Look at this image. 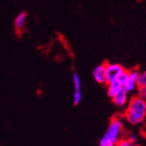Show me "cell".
<instances>
[{"label":"cell","mask_w":146,"mask_h":146,"mask_svg":"<svg viewBox=\"0 0 146 146\" xmlns=\"http://www.w3.org/2000/svg\"><path fill=\"white\" fill-rule=\"evenodd\" d=\"M111 99L115 105L118 106V107H123L128 101V92L123 87L117 91V93Z\"/></svg>","instance_id":"obj_7"},{"label":"cell","mask_w":146,"mask_h":146,"mask_svg":"<svg viewBox=\"0 0 146 146\" xmlns=\"http://www.w3.org/2000/svg\"><path fill=\"white\" fill-rule=\"evenodd\" d=\"M104 146H115V144H112V143H109V144H106Z\"/></svg>","instance_id":"obj_17"},{"label":"cell","mask_w":146,"mask_h":146,"mask_svg":"<svg viewBox=\"0 0 146 146\" xmlns=\"http://www.w3.org/2000/svg\"><path fill=\"white\" fill-rule=\"evenodd\" d=\"M82 94L81 90L80 91H74V96H73V102L74 105H78L80 104V102H82Z\"/></svg>","instance_id":"obj_13"},{"label":"cell","mask_w":146,"mask_h":146,"mask_svg":"<svg viewBox=\"0 0 146 146\" xmlns=\"http://www.w3.org/2000/svg\"><path fill=\"white\" fill-rule=\"evenodd\" d=\"M26 19H27V12L22 11L16 17L14 20V31H15L16 35L19 37H20L23 33Z\"/></svg>","instance_id":"obj_5"},{"label":"cell","mask_w":146,"mask_h":146,"mask_svg":"<svg viewBox=\"0 0 146 146\" xmlns=\"http://www.w3.org/2000/svg\"><path fill=\"white\" fill-rule=\"evenodd\" d=\"M73 82L74 86V91L81 90V79H80V76L76 72L73 74Z\"/></svg>","instance_id":"obj_11"},{"label":"cell","mask_w":146,"mask_h":146,"mask_svg":"<svg viewBox=\"0 0 146 146\" xmlns=\"http://www.w3.org/2000/svg\"><path fill=\"white\" fill-rule=\"evenodd\" d=\"M93 77L99 84H107V82H106V62L100 64L94 68Z\"/></svg>","instance_id":"obj_4"},{"label":"cell","mask_w":146,"mask_h":146,"mask_svg":"<svg viewBox=\"0 0 146 146\" xmlns=\"http://www.w3.org/2000/svg\"><path fill=\"white\" fill-rule=\"evenodd\" d=\"M137 90H138L137 96L146 100V87H137Z\"/></svg>","instance_id":"obj_14"},{"label":"cell","mask_w":146,"mask_h":146,"mask_svg":"<svg viewBox=\"0 0 146 146\" xmlns=\"http://www.w3.org/2000/svg\"><path fill=\"white\" fill-rule=\"evenodd\" d=\"M124 137H125L126 139H128L129 141L132 142V143H136L137 140V135L134 134V133H129V134H127V136Z\"/></svg>","instance_id":"obj_15"},{"label":"cell","mask_w":146,"mask_h":146,"mask_svg":"<svg viewBox=\"0 0 146 146\" xmlns=\"http://www.w3.org/2000/svg\"><path fill=\"white\" fill-rule=\"evenodd\" d=\"M129 74V70L124 69V70L121 73V74L119 75V76H118V78H117V81L119 82V83H120L123 87L125 85V83H126V82H127V81H128Z\"/></svg>","instance_id":"obj_9"},{"label":"cell","mask_w":146,"mask_h":146,"mask_svg":"<svg viewBox=\"0 0 146 146\" xmlns=\"http://www.w3.org/2000/svg\"><path fill=\"white\" fill-rule=\"evenodd\" d=\"M139 73L137 69H134L132 71H129V78H128V81L125 83V85L123 86L124 89L129 93L131 91H133L136 88H137V79H138V75Z\"/></svg>","instance_id":"obj_6"},{"label":"cell","mask_w":146,"mask_h":146,"mask_svg":"<svg viewBox=\"0 0 146 146\" xmlns=\"http://www.w3.org/2000/svg\"><path fill=\"white\" fill-rule=\"evenodd\" d=\"M124 118L133 125L143 123L146 118V100L138 96L132 97L124 112Z\"/></svg>","instance_id":"obj_1"},{"label":"cell","mask_w":146,"mask_h":146,"mask_svg":"<svg viewBox=\"0 0 146 146\" xmlns=\"http://www.w3.org/2000/svg\"><path fill=\"white\" fill-rule=\"evenodd\" d=\"M107 84H108V96L110 98H112L116 94L119 89H120L121 88H123V86L119 83V82L117 81V80L116 81L110 82Z\"/></svg>","instance_id":"obj_8"},{"label":"cell","mask_w":146,"mask_h":146,"mask_svg":"<svg viewBox=\"0 0 146 146\" xmlns=\"http://www.w3.org/2000/svg\"><path fill=\"white\" fill-rule=\"evenodd\" d=\"M137 87H146V70L139 73L137 79Z\"/></svg>","instance_id":"obj_12"},{"label":"cell","mask_w":146,"mask_h":146,"mask_svg":"<svg viewBox=\"0 0 146 146\" xmlns=\"http://www.w3.org/2000/svg\"><path fill=\"white\" fill-rule=\"evenodd\" d=\"M115 146H140V145L137 144V143H132V142L129 141L125 137H122L115 143Z\"/></svg>","instance_id":"obj_10"},{"label":"cell","mask_w":146,"mask_h":146,"mask_svg":"<svg viewBox=\"0 0 146 146\" xmlns=\"http://www.w3.org/2000/svg\"><path fill=\"white\" fill-rule=\"evenodd\" d=\"M123 70V67L120 64L106 62V82L107 83L116 81L118 76Z\"/></svg>","instance_id":"obj_3"},{"label":"cell","mask_w":146,"mask_h":146,"mask_svg":"<svg viewBox=\"0 0 146 146\" xmlns=\"http://www.w3.org/2000/svg\"><path fill=\"white\" fill-rule=\"evenodd\" d=\"M142 135L146 138V123H145V125L142 129Z\"/></svg>","instance_id":"obj_16"},{"label":"cell","mask_w":146,"mask_h":146,"mask_svg":"<svg viewBox=\"0 0 146 146\" xmlns=\"http://www.w3.org/2000/svg\"><path fill=\"white\" fill-rule=\"evenodd\" d=\"M123 124L118 116H113L110 120V125L106 130L105 134L100 140L99 145L104 146L106 144L112 143L115 144L123 137Z\"/></svg>","instance_id":"obj_2"}]
</instances>
